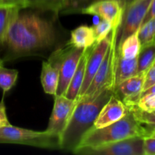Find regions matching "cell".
<instances>
[{"mask_svg":"<svg viewBox=\"0 0 155 155\" xmlns=\"http://www.w3.org/2000/svg\"><path fill=\"white\" fill-rule=\"evenodd\" d=\"M150 94H155V84L153 85L152 86H150V88H148L146 90L143 91V92H141V94L139 95V97H138V100H139L140 98L144 96V95H150Z\"/></svg>","mask_w":155,"mask_h":155,"instance_id":"obj_33","label":"cell"},{"mask_svg":"<svg viewBox=\"0 0 155 155\" xmlns=\"http://www.w3.org/2000/svg\"><path fill=\"white\" fill-rule=\"evenodd\" d=\"M127 107L140 124L147 127H155V110L150 112L142 110L136 104L127 106Z\"/></svg>","mask_w":155,"mask_h":155,"instance_id":"obj_23","label":"cell"},{"mask_svg":"<svg viewBox=\"0 0 155 155\" xmlns=\"http://www.w3.org/2000/svg\"><path fill=\"white\" fill-rule=\"evenodd\" d=\"M84 49L74 48L71 45L62 62L59 71V83L56 95H65L70 81L75 73L80 59Z\"/></svg>","mask_w":155,"mask_h":155,"instance_id":"obj_13","label":"cell"},{"mask_svg":"<svg viewBox=\"0 0 155 155\" xmlns=\"http://www.w3.org/2000/svg\"><path fill=\"white\" fill-rule=\"evenodd\" d=\"M91 48H92V46L90 47V48H85L84 51L81 58L80 59V61L78 63V65L77 69L75 71V73H74V76H73L71 81H70L66 92L64 95L67 98H70V99L75 100L76 101L78 96L79 92H80L81 89L82 84H83L84 78L87 59H88V54L91 51Z\"/></svg>","mask_w":155,"mask_h":155,"instance_id":"obj_15","label":"cell"},{"mask_svg":"<svg viewBox=\"0 0 155 155\" xmlns=\"http://www.w3.org/2000/svg\"><path fill=\"white\" fill-rule=\"evenodd\" d=\"M113 90H105L97 98L78 101L60 137V149L73 152L84 135L94 127V122Z\"/></svg>","mask_w":155,"mask_h":155,"instance_id":"obj_2","label":"cell"},{"mask_svg":"<svg viewBox=\"0 0 155 155\" xmlns=\"http://www.w3.org/2000/svg\"><path fill=\"white\" fill-rule=\"evenodd\" d=\"M119 28H112L111 32V42L109 48L88 86L85 93L79 98L77 102L93 100L105 90L114 91V76H115V59L117 55V35Z\"/></svg>","mask_w":155,"mask_h":155,"instance_id":"obj_4","label":"cell"},{"mask_svg":"<svg viewBox=\"0 0 155 155\" xmlns=\"http://www.w3.org/2000/svg\"><path fill=\"white\" fill-rule=\"evenodd\" d=\"M21 9L13 6H0V46L5 44L8 31Z\"/></svg>","mask_w":155,"mask_h":155,"instance_id":"obj_19","label":"cell"},{"mask_svg":"<svg viewBox=\"0 0 155 155\" xmlns=\"http://www.w3.org/2000/svg\"><path fill=\"white\" fill-rule=\"evenodd\" d=\"M0 143L18 144L46 149H60V137L47 131L38 132L14 127H0Z\"/></svg>","mask_w":155,"mask_h":155,"instance_id":"obj_5","label":"cell"},{"mask_svg":"<svg viewBox=\"0 0 155 155\" xmlns=\"http://www.w3.org/2000/svg\"><path fill=\"white\" fill-rule=\"evenodd\" d=\"M136 105L141 110L145 111L155 110V94H150L140 98Z\"/></svg>","mask_w":155,"mask_h":155,"instance_id":"obj_27","label":"cell"},{"mask_svg":"<svg viewBox=\"0 0 155 155\" xmlns=\"http://www.w3.org/2000/svg\"><path fill=\"white\" fill-rule=\"evenodd\" d=\"M112 32V31H111ZM111 36L112 34H109L106 36L105 39L100 41V42L94 44L91 48V51L88 54V59H87L86 69H85L84 78L83 84H82L81 89L79 95L78 96L76 101L81 98L82 95L85 93V92L88 89V86L91 84L93 78L95 76L96 73L98 71L106 52L109 48L111 42Z\"/></svg>","mask_w":155,"mask_h":155,"instance_id":"obj_10","label":"cell"},{"mask_svg":"<svg viewBox=\"0 0 155 155\" xmlns=\"http://www.w3.org/2000/svg\"><path fill=\"white\" fill-rule=\"evenodd\" d=\"M71 45H66L53 51L48 60L43 62L40 81L43 89L46 94L56 95L59 83V71L62 62Z\"/></svg>","mask_w":155,"mask_h":155,"instance_id":"obj_8","label":"cell"},{"mask_svg":"<svg viewBox=\"0 0 155 155\" xmlns=\"http://www.w3.org/2000/svg\"><path fill=\"white\" fill-rule=\"evenodd\" d=\"M153 18H155V0H152L150 7L148 8V11H147V14H146L145 17H144V20H143V22L141 24V25L145 24L146 22H147V21H150V19H152Z\"/></svg>","mask_w":155,"mask_h":155,"instance_id":"obj_32","label":"cell"},{"mask_svg":"<svg viewBox=\"0 0 155 155\" xmlns=\"http://www.w3.org/2000/svg\"><path fill=\"white\" fill-rule=\"evenodd\" d=\"M138 74V58L126 59L117 53L114 76V89L128 78Z\"/></svg>","mask_w":155,"mask_h":155,"instance_id":"obj_16","label":"cell"},{"mask_svg":"<svg viewBox=\"0 0 155 155\" xmlns=\"http://www.w3.org/2000/svg\"><path fill=\"white\" fill-rule=\"evenodd\" d=\"M144 154L155 155V138H144Z\"/></svg>","mask_w":155,"mask_h":155,"instance_id":"obj_30","label":"cell"},{"mask_svg":"<svg viewBox=\"0 0 155 155\" xmlns=\"http://www.w3.org/2000/svg\"><path fill=\"white\" fill-rule=\"evenodd\" d=\"M155 84V61L153 64L147 70L144 77V83L143 86V91L146 90L150 86ZM142 91V92H143Z\"/></svg>","mask_w":155,"mask_h":155,"instance_id":"obj_28","label":"cell"},{"mask_svg":"<svg viewBox=\"0 0 155 155\" xmlns=\"http://www.w3.org/2000/svg\"><path fill=\"white\" fill-rule=\"evenodd\" d=\"M18 77L17 70L9 69L0 65V88L2 89L3 95L9 92L16 83Z\"/></svg>","mask_w":155,"mask_h":155,"instance_id":"obj_22","label":"cell"},{"mask_svg":"<svg viewBox=\"0 0 155 155\" xmlns=\"http://www.w3.org/2000/svg\"><path fill=\"white\" fill-rule=\"evenodd\" d=\"M65 2V0H27V4L28 8L58 14L62 10Z\"/></svg>","mask_w":155,"mask_h":155,"instance_id":"obj_21","label":"cell"},{"mask_svg":"<svg viewBox=\"0 0 155 155\" xmlns=\"http://www.w3.org/2000/svg\"><path fill=\"white\" fill-rule=\"evenodd\" d=\"M0 6H13L21 10L28 8L27 0H0Z\"/></svg>","mask_w":155,"mask_h":155,"instance_id":"obj_29","label":"cell"},{"mask_svg":"<svg viewBox=\"0 0 155 155\" xmlns=\"http://www.w3.org/2000/svg\"><path fill=\"white\" fill-rule=\"evenodd\" d=\"M68 45L74 48H88L96 44V37L93 27L81 25L71 32Z\"/></svg>","mask_w":155,"mask_h":155,"instance_id":"obj_17","label":"cell"},{"mask_svg":"<svg viewBox=\"0 0 155 155\" xmlns=\"http://www.w3.org/2000/svg\"><path fill=\"white\" fill-rule=\"evenodd\" d=\"M123 12L122 8L116 0H96L84 8L80 13L98 16L110 21L112 28H119Z\"/></svg>","mask_w":155,"mask_h":155,"instance_id":"obj_11","label":"cell"},{"mask_svg":"<svg viewBox=\"0 0 155 155\" xmlns=\"http://www.w3.org/2000/svg\"><path fill=\"white\" fill-rule=\"evenodd\" d=\"M56 40V30L51 21L35 13L20 11L8 31V52L4 61L43 51Z\"/></svg>","mask_w":155,"mask_h":155,"instance_id":"obj_1","label":"cell"},{"mask_svg":"<svg viewBox=\"0 0 155 155\" xmlns=\"http://www.w3.org/2000/svg\"><path fill=\"white\" fill-rule=\"evenodd\" d=\"M138 74L146 72L155 61V39L141 46L138 57Z\"/></svg>","mask_w":155,"mask_h":155,"instance_id":"obj_20","label":"cell"},{"mask_svg":"<svg viewBox=\"0 0 155 155\" xmlns=\"http://www.w3.org/2000/svg\"><path fill=\"white\" fill-rule=\"evenodd\" d=\"M138 38L141 46L151 42L155 39V18L142 24L138 30Z\"/></svg>","mask_w":155,"mask_h":155,"instance_id":"obj_24","label":"cell"},{"mask_svg":"<svg viewBox=\"0 0 155 155\" xmlns=\"http://www.w3.org/2000/svg\"><path fill=\"white\" fill-rule=\"evenodd\" d=\"M72 153L84 155H144V138H129L97 147L81 148Z\"/></svg>","mask_w":155,"mask_h":155,"instance_id":"obj_6","label":"cell"},{"mask_svg":"<svg viewBox=\"0 0 155 155\" xmlns=\"http://www.w3.org/2000/svg\"><path fill=\"white\" fill-rule=\"evenodd\" d=\"M116 1L119 3V5H121V7L122 8L123 11H124L125 9H126V8L127 7V6L129 5L131 2H132L134 0H116Z\"/></svg>","mask_w":155,"mask_h":155,"instance_id":"obj_34","label":"cell"},{"mask_svg":"<svg viewBox=\"0 0 155 155\" xmlns=\"http://www.w3.org/2000/svg\"><path fill=\"white\" fill-rule=\"evenodd\" d=\"M96 0H65L60 12L63 14L81 12V11Z\"/></svg>","mask_w":155,"mask_h":155,"instance_id":"obj_25","label":"cell"},{"mask_svg":"<svg viewBox=\"0 0 155 155\" xmlns=\"http://www.w3.org/2000/svg\"><path fill=\"white\" fill-rule=\"evenodd\" d=\"M129 113V109L122 100L115 93L111 95L110 98L100 110L94 127L97 129L103 128L113 124L126 116Z\"/></svg>","mask_w":155,"mask_h":155,"instance_id":"obj_12","label":"cell"},{"mask_svg":"<svg viewBox=\"0 0 155 155\" xmlns=\"http://www.w3.org/2000/svg\"><path fill=\"white\" fill-rule=\"evenodd\" d=\"M152 0H134L124 10L118 30L117 47L130 35L139 30Z\"/></svg>","mask_w":155,"mask_h":155,"instance_id":"obj_7","label":"cell"},{"mask_svg":"<svg viewBox=\"0 0 155 155\" xmlns=\"http://www.w3.org/2000/svg\"><path fill=\"white\" fill-rule=\"evenodd\" d=\"M141 45L138 38V31L126 37L117 47V53L126 59H132L138 57Z\"/></svg>","mask_w":155,"mask_h":155,"instance_id":"obj_18","label":"cell"},{"mask_svg":"<svg viewBox=\"0 0 155 155\" xmlns=\"http://www.w3.org/2000/svg\"><path fill=\"white\" fill-rule=\"evenodd\" d=\"M145 127L147 128V134L146 137L155 138V127Z\"/></svg>","mask_w":155,"mask_h":155,"instance_id":"obj_35","label":"cell"},{"mask_svg":"<svg viewBox=\"0 0 155 155\" xmlns=\"http://www.w3.org/2000/svg\"><path fill=\"white\" fill-rule=\"evenodd\" d=\"M4 95L0 101V127H6L11 125L8 119L7 114H6V107L4 101Z\"/></svg>","mask_w":155,"mask_h":155,"instance_id":"obj_31","label":"cell"},{"mask_svg":"<svg viewBox=\"0 0 155 155\" xmlns=\"http://www.w3.org/2000/svg\"><path fill=\"white\" fill-rule=\"evenodd\" d=\"M54 96V105L46 131L61 137L71 118L77 101L63 95Z\"/></svg>","mask_w":155,"mask_h":155,"instance_id":"obj_9","label":"cell"},{"mask_svg":"<svg viewBox=\"0 0 155 155\" xmlns=\"http://www.w3.org/2000/svg\"><path fill=\"white\" fill-rule=\"evenodd\" d=\"M3 63H4V60H2V59L0 58V65L3 64Z\"/></svg>","mask_w":155,"mask_h":155,"instance_id":"obj_36","label":"cell"},{"mask_svg":"<svg viewBox=\"0 0 155 155\" xmlns=\"http://www.w3.org/2000/svg\"><path fill=\"white\" fill-rule=\"evenodd\" d=\"M147 134L145 126L140 124L129 110L126 116L110 125L100 129L94 127L90 129L84 135L75 149L100 146L135 136L144 138Z\"/></svg>","mask_w":155,"mask_h":155,"instance_id":"obj_3","label":"cell"},{"mask_svg":"<svg viewBox=\"0 0 155 155\" xmlns=\"http://www.w3.org/2000/svg\"><path fill=\"white\" fill-rule=\"evenodd\" d=\"M145 72L138 73L136 75L131 77L120 83L114 89V92L119 98H122V101L126 106L136 104L138 97L143 91Z\"/></svg>","mask_w":155,"mask_h":155,"instance_id":"obj_14","label":"cell"},{"mask_svg":"<svg viewBox=\"0 0 155 155\" xmlns=\"http://www.w3.org/2000/svg\"><path fill=\"white\" fill-rule=\"evenodd\" d=\"M96 37V43L100 42L110 34L112 30V24L107 20L102 19L100 22L93 27Z\"/></svg>","mask_w":155,"mask_h":155,"instance_id":"obj_26","label":"cell"}]
</instances>
